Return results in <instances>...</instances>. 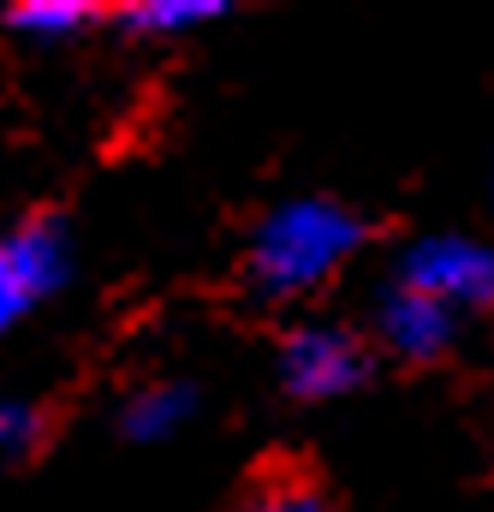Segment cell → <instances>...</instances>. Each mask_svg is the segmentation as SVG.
Masks as SVG:
<instances>
[{"mask_svg":"<svg viewBox=\"0 0 494 512\" xmlns=\"http://www.w3.org/2000/svg\"><path fill=\"white\" fill-rule=\"evenodd\" d=\"M375 239V221L352 215L346 203H286L274 209L245 251V286L262 298H304L316 286H328L352 256Z\"/></svg>","mask_w":494,"mask_h":512,"instance_id":"cell-1","label":"cell"},{"mask_svg":"<svg viewBox=\"0 0 494 512\" xmlns=\"http://www.w3.org/2000/svg\"><path fill=\"white\" fill-rule=\"evenodd\" d=\"M66 274V215L54 203H36L12 221L6 251H0V316L18 328Z\"/></svg>","mask_w":494,"mask_h":512,"instance_id":"cell-2","label":"cell"},{"mask_svg":"<svg viewBox=\"0 0 494 512\" xmlns=\"http://www.w3.org/2000/svg\"><path fill=\"white\" fill-rule=\"evenodd\" d=\"M215 512H346L322 459L304 447H262Z\"/></svg>","mask_w":494,"mask_h":512,"instance_id":"cell-3","label":"cell"},{"mask_svg":"<svg viewBox=\"0 0 494 512\" xmlns=\"http://www.w3.org/2000/svg\"><path fill=\"white\" fill-rule=\"evenodd\" d=\"M280 382L292 399H340L370 382V346L346 328H292L280 340Z\"/></svg>","mask_w":494,"mask_h":512,"instance_id":"cell-4","label":"cell"},{"mask_svg":"<svg viewBox=\"0 0 494 512\" xmlns=\"http://www.w3.org/2000/svg\"><path fill=\"white\" fill-rule=\"evenodd\" d=\"M405 286L429 292L447 310H494V251L471 239H429L405 256L399 268Z\"/></svg>","mask_w":494,"mask_h":512,"instance_id":"cell-5","label":"cell"},{"mask_svg":"<svg viewBox=\"0 0 494 512\" xmlns=\"http://www.w3.org/2000/svg\"><path fill=\"white\" fill-rule=\"evenodd\" d=\"M381 346L405 364H435L447 346H453V310L435 304L429 292L393 280L387 304H381Z\"/></svg>","mask_w":494,"mask_h":512,"instance_id":"cell-6","label":"cell"},{"mask_svg":"<svg viewBox=\"0 0 494 512\" xmlns=\"http://www.w3.org/2000/svg\"><path fill=\"white\" fill-rule=\"evenodd\" d=\"M120 6H90V0H72V6H48V0H30V6H12V30H42V36H60V30H78V24H102L114 18Z\"/></svg>","mask_w":494,"mask_h":512,"instance_id":"cell-7","label":"cell"},{"mask_svg":"<svg viewBox=\"0 0 494 512\" xmlns=\"http://www.w3.org/2000/svg\"><path fill=\"white\" fill-rule=\"evenodd\" d=\"M185 405H191L185 387H149L143 399L125 405V435H161V429H173L185 417Z\"/></svg>","mask_w":494,"mask_h":512,"instance_id":"cell-8","label":"cell"},{"mask_svg":"<svg viewBox=\"0 0 494 512\" xmlns=\"http://www.w3.org/2000/svg\"><path fill=\"white\" fill-rule=\"evenodd\" d=\"M221 6H185V0H167V6H120L114 18H120L125 30H143V36H155V30H191V24H203V18H215Z\"/></svg>","mask_w":494,"mask_h":512,"instance_id":"cell-9","label":"cell"}]
</instances>
